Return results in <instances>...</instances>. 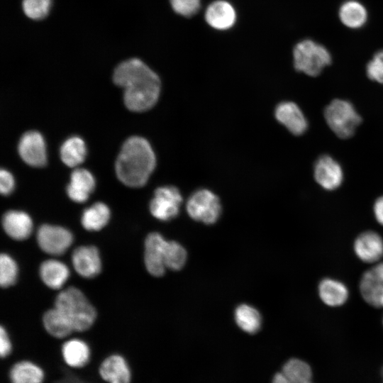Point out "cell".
<instances>
[{"mask_svg": "<svg viewBox=\"0 0 383 383\" xmlns=\"http://www.w3.org/2000/svg\"><path fill=\"white\" fill-rule=\"evenodd\" d=\"M113 82L124 90V102L133 111H145L157 101L160 91L158 76L137 58L119 64L113 72Z\"/></svg>", "mask_w": 383, "mask_h": 383, "instance_id": "1", "label": "cell"}, {"mask_svg": "<svg viewBox=\"0 0 383 383\" xmlns=\"http://www.w3.org/2000/svg\"><path fill=\"white\" fill-rule=\"evenodd\" d=\"M155 165V155L148 140L133 136L122 146L116 162V172L125 185L140 187L147 182Z\"/></svg>", "mask_w": 383, "mask_h": 383, "instance_id": "2", "label": "cell"}, {"mask_svg": "<svg viewBox=\"0 0 383 383\" xmlns=\"http://www.w3.org/2000/svg\"><path fill=\"white\" fill-rule=\"evenodd\" d=\"M60 310L71 323L74 331L84 332L94 323L97 313L85 294L75 287L62 290L55 301Z\"/></svg>", "mask_w": 383, "mask_h": 383, "instance_id": "3", "label": "cell"}, {"mask_svg": "<svg viewBox=\"0 0 383 383\" xmlns=\"http://www.w3.org/2000/svg\"><path fill=\"white\" fill-rule=\"evenodd\" d=\"M295 69L311 77L318 76L331 62L328 50L309 39L298 43L293 50Z\"/></svg>", "mask_w": 383, "mask_h": 383, "instance_id": "4", "label": "cell"}, {"mask_svg": "<svg viewBox=\"0 0 383 383\" xmlns=\"http://www.w3.org/2000/svg\"><path fill=\"white\" fill-rule=\"evenodd\" d=\"M324 117L332 131L344 139L353 136L362 121L353 104L339 99L333 100L326 107Z\"/></svg>", "mask_w": 383, "mask_h": 383, "instance_id": "5", "label": "cell"}, {"mask_svg": "<svg viewBox=\"0 0 383 383\" xmlns=\"http://www.w3.org/2000/svg\"><path fill=\"white\" fill-rule=\"evenodd\" d=\"M186 207L192 219L208 225L216 223L221 213L218 197L206 189L194 192L188 199Z\"/></svg>", "mask_w": 383, "mask_h": 383, "instance_id": "6", "label": "cell"}, {"mask_svg": "<svg viewBox=\"0 0 383 383\" xmlns=\"http://www.w3.org/2000/svg\"><path fill=\"white\" fill-rule=\"evenodd\" d=\"M39 248L45 253L58 256L63 255L73 243L72 232L61 226L45 223L36 233Z\"/></svg>", "mask_w": 383, "mask_h": 383, "instance_id": "7", "label": "cell"}, {"mask_svg": "<svg viewBox=\"0 0 383 383\" xmlns=\"http://www.w3.org/2000/svg\"><path fill=\"white\" fill-rule=\"evenodd\" d=\"M182 201V196L177 187H160L155 191L150 202V211L158 220L170 221L179 214Z\"/></svg>", "mask_w": 383, "mask_h": 383, "instance_id": "8", "label": "cell"}, {"mask_svg": "<svg viewBox=\"0 0 383 383\" xmlns=\"http://www.w3.org/2000/svg\"><path fill=\"white\" fill-rule=\"evenodd\" d=\"M167 240L157 232L150 233L144 243V263L149 274L161 277L165 274V250Z\"/></svg>", "mask_w": 383, "mask_h": 383, "instance_id": "9", "label": "cell"}, {"mask_svg": "<svg viewBox=\"0 0 383 383\" xmlns=\"http://www.w3.org/2000/svg\"><path fill=\"white\" fill-rule=\"evenodd\" d=\"M71 260L76 272L83 278H94L101 272L100 253L94 245L76 248L72 253Z\"/></svg>", "mask_w": 383, "mask_h": 383, "instance_id": "10", "label": "cell"}, {"mask_svg": "<svg viewBox=\"0 0 383 383\" xmlns=\"http://www.w3.org/2000/svg\"><path fill=\"white\" fill-rule=\"evenodd\" d=\"M360 292L370 306L383 307V262L366 271L360 281Z\"/></svg>", "mask_w": 383, "mask_h": 383, "instance_id": "11", "label": "cell"}, {"mask_svg": "<svg viewBox=\"0 0 383 383\" xmlns=\"http://www.w3.org/2000/svg\"><path fill=\"white\" fill-rule=\"evenodd\" d=\"M18 149L21 157L28 165L36 167L45 165V145L40 133L26 132L21 138Z\"/></svg>", "mask_w": 383, "mask_h": 383, "instance_id": "12", "label": "cell"}, {"mask_svg": "<svg viewBox=\"0 0 383 383\" xmlns=\"http://www.w3.org/2000/svg\"><path fill=\"white\" fill-rule=\"evenodd\" d=\"M313 175L316 182L324 189L331 191L338 188L343 179L339 163L329 155H322L314 165Z\"/></svg>", "mask_w": 383, "mask_h": 383, "instance_id": "13", "label": "cell"}, {"mask_svg": "<svg viewBox=\"0 0 383 383\" xmlns=\"http://www.w3.org/2000/svg\"><path fill=\"white\" fill-rule=\"evenodd\" d=\"M98 373L106 383H131L132 379L128 361L118 353L111 354L102 360Z\"/></svg>", "mask_w": 383, "mask_h": 383, "instance_id": "14", "label": "cell"}, {"mask_svg": "<svg viewBox=\"0 0 383 383\" xmlns=\"http://www.w3.org/2000/svg\"><path fill=\"white\" fill-rule=\"evenodd\" d=\"M353 249L361 261L367 263L376 262L383 257V238L377 232L365 231L355 240Z\"/></svg>", "mask_w": 383, "mask_h": 383, "instance_id": "15", "label": "cell"}, {"mask_svg": "<svg viewBox=\"0 0 383 383\" xmlns=\"http://www.w3.org/2000/svg\"><path fill=\"white\" fill-rule=\"evenodd\" d=\"M2 228L6 234L16 240H24L32 234L33 223L30 216L26 212L9 210L1 218Z\"/></svg>", "mask_w": 383, "mask_h": 383, "instance_id": "16", "label": "cell"}, {"mask_svg": "<svg viewBox=\"0 0 383 383\" xmlns=\"http://www.w3.org/2000/svg\"><path fill=\"white\" fill-rule=\"evenodd\" d=\"M274 115L276 119L295 135L303 134L308 123L301 109L292 101H283L277 105Z\"/></svg>", "mask_w": 383, "mask_h": 383, "instance_id": "17", "label": "cell"}, {"mask_svg": "<svg viewBox=\"0 0 383 383\" xmlns=\"http://www.w3.org/2000/svg\"><path fill=\"white\" fill-rule=\"evenodd\" d=\"M65 363L73 369L85 367L91 359V348L83 340L72 338L65 341L61 348Z\"/></svg>", "mask_w": 383, "mask_h": 383, "instance_id": "18", "label": "cell"}, {"mask_svg": "<svg viewBox=\"0 0 383 383\" xmlns=\"http://www.w3.org/2000/svg\"><path fill=\"white\" fill-rule=\"evenodd\" d=\"M95 187L92 174L85 169H76L71 174L67 193L70 199L77 203L86 201Z\"/></svg>", "mask_w": 383, "mask_h": 383, "instance_id": "19", "label": "cell"}, {"mask_svg": "<svg viewBox=\"0 0 383 383\" xmlns=\"http://www.w3.org/2000/svg\"><path fill=\"white\" fill-rule=\"evenodd\" d=\"M70 272L62 262L55 259L44 260L39 267V275L45 285L52 289H60L67 282Z\"/></svg>", "mask_w": 383, "mask_h": 383, "instance_id": "20", "label": "cell"}, {"mask_svg": "<svg viewBox=\"0 0 383 383\" xmlns=\"http://www.w3.org/2000/svg\"><path fill=\"white\" fill-rule=\"evenodd\" d=\"M234 8L226 1H216L206 9L205 19L212 28L226 30L232 27L235 21Z\"/></svg>", "mask_w": 383, "mask_h": 383, "instance_id": "21", "label": "cell"}, {"mask_svg": "<svg viewBox=\"0 0 383 383\" xmlns=\"http://www.w3.org/2000/svg\"><path fill=\"white\" fill-rule=\"evenodd\" d=\"M318 292L321 300L326 305L332 307L342 306L349 296L346 285L332 278L323 279L318 284Z\"/></svg>", "mask_w": 383, "mask_h": 383, "instance_id": "22", "label": "cell"}, {"mask_svg": "<svg viewBox=\"0 0 383 383\" xmlns=\"http://www.w3.org/2000/svg\"><path fill=\"white\" fill-rule=\"evenodd\" d=\"M9 377L10 383H43L45 372L38 365L23 360L11 366Z\"/></svg>", "mask_w": 383, "mask_h": 383, "instance_id": "23", "label": "cell"}, {"mask_svg": "<svg viewBox=\"0 0 383 383\" xmlns=\"http://www.w3.org/2000/svg\"><path fill=\"white\" fill-rule=\"evenodd\" d=\"M43 325L49 335L58 339L65 338L74 331L68 319L55 306L44 313Z\"/></svg>", "mask_w": 383, "mask_h": 383, "instance_id": "24", "label": "cell"}, {"mask_svg": "<svg viewBox=\"0 0 383 383\" xmlns=\"http://www.w3.org/2000/svg\"><path fill=\"white\" fill-rule=\"evenodd\" d=\"M111 211L108 206L102 202H96L85 209L82 214L81 224L89 231H99L109 223Z\"/></svg>", "mask_w": 383, "mask_h": 383, "instance_id": "25", "label": "cell"}, {"mask_svg": "<svg viewBox=\"0 0 383 383\" xmlns=\"http://www.w3.org/2000/svg\"><path fill=\"white\" fill-rule=\"evenodd\" d=\"M339 18L345 26L355 29L362 27L366 23L367 11L358 1L348 0L340 6Z\"/></svg>", "mask_w": 383, "mask_h": 383, "instance_id": "26", "label": "cell"}, {"mask_svg": "<svg viewBox=\"0 0 383 383\" xmlns=\"http://www.w3.org/2000/svg\"><path fill=\"white\" fill-rule=\"evenodd\" d=\"M234 317L238 327L245 333L254 334L261 328V315L252 306L245 304L239 305L235 310Z\"/></svg>", "mask_w": 383, "mask_h": 383, "instance_id": "27", "label": "cell"}, {"mask_svg": "<svg viewBox=\"0 0 383 383\" xmlns=\"http://www.w3.org/2000/svg\"><path fill=\"white\" fill-rule=\"evenodd\" d=\"M86 155V147L83 140L73 136L66 140L60 148L62 161L67 166L74 167L81 164Z\"/></svg>", "mask_w": 383, "mask_h": 383, "instance_id": "28", "label": "cell"}, {"mask_svg": "<svg viewBox=\"0 0 383 383\" xmlns=\"http://www.w3.org/2000/svg\"><path fill=\"white\" fill-rule=\"evenodd\" d=\"M187 253L185 248L174 240H167L165 250L166 268L179 270L185 265Z\"/></svg>", "mask_w": 383, "mask_h": 383, "instance_id": "29", "label": "cell"}, {"mask_svg": "<svg viewBox=\"0 0 383 383\" xmlns=\"http://www.w3.org/2000/svg\"><path fill=\"white\" fill-rule=\"evenodd\" d=\"M281 372L292 382H301L311 380L312 372L310 366L299 359L289 360L284 365Z\"/></svg>", "mask_w": 383, "mask_h": 383, "instance_id": "30", "label": "cell"}, {"mask_svg": "<svg viewBox=\"0 0 383 383\" xmlns=\"http://www.w3.org/2000/svg\"><path fill=\"white\" fill-rule=\"evenodd\" d=\"M18 267L16 260L7 253L0 255V285L8 288L17 280Z\"/></svg>", "mask_w": 383, "mask_h": 383, "instance_id": "31", "label": "cell"}, {"mask_svg": "<svg viewBox=\"0 0 383 383\" xmlns=\"http://www.w3.org/2000/svg\"><path fill=\"white\" fill-rule=\"evenodd\" d=\"M50 4L51 0H23V9L28 17L38 20L45 17Z\"/></svg>", "mask_w": 383, "mask_h": 383, "instance_id": "32", "label": "cell"}, {"mask_svg": "<svg viewBox=\"0 0 383 383\" xmlns=\"http://www.w3.org/2000/svg\"><path fill=\"white\" fill-rule=\"evenodd\" d=\"M366 72L370 79L383 84V50L375 53L367 63Z\"/></svg>", "mask_w": 383, "mask_h": 383, "instance_id": "33", "label": "cell"}, {"mask_svg": "<svg viewBox=\"0 0 383 383\" xmlns=\"http://www.w3.org/2000/svg\"><path fill=\"white\" fill-rule=\"evenodd\" d=\"M173 10L178 14L189 17L199 9L200 0H170Z\"/></svg>", "mask_w": 383, "mask_h": 383, "instance_id": "34", "label": "cell"}, {"mask_svg": "<svg viewBox=\"0 0 383 383\" xmlns=\"http://www.w3.org/2000/svg\"><path fill=\"white\" fill-rule=\"evenodd\" d=\"M13 345L7 330L3 326L0 327V356L6 359L12 353Z\"/></svg>", "mask_w": 383, "mask_h": 383, "instance_id": "35", "label": "cell"}, {"mask_svg": "<svg viewBox=\"0 0 383 383\" xmlns=\"http://www.w3.org/2000/svg\"><path fill=\"white\" fill-rule=\"evenodd\" d=\"M14 188V180L12 174L5 170L0 171V192L3 195H9Z\"/></svg>", "mask_w": 383, "mask_h": 383, "instance_id": "36", "label": "cell"}, {"mask_svg": "<svg viewBox=\"0 0 383 383\" xmlns=\"http://www.w3.org/2000/svg\"><path fill=\"white\" fill-rule=\"evenodd\" d=\"M373 210L377 221L383 226V196L375 201Z\"/></svg>", "mask_w": 383, "mask_h": 383, "instance_id": "37", "label": "cell"}, {"mask_svg": "<svg viewBox=\"0 0 383 383\" xmlns=\"http://www.w3.org/2000/svg\"><path fill=\"white\" fill-rule=\"evenodd\" d=\"M272 383H312L311 380L301 382H292L287 379L284 374L280 372L275 374L272 378Z\"/></svg>", "mask_w": 383, "mask_h": 383, "instance_id": "38", "label": "cell"}]
</instances>
